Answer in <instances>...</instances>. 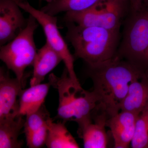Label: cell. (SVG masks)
Listing matches in <instances>:
<instances>
[{
    "mask_svg": "<svg viewBox=\"0 0 148 148\" xmlns=\"http://www.w3.org/2000/svg\"><path fill=\"white\" fill-rule=\"evenodd\" d=\"M61 61V56L47 43L37 51L33 64V75L30 79L31 86L41 83L45 77Z\"/></svg>",
    "mask_w": 148,
    "mask_h": 148,
    "instance_id": "obj_12",
    "label": "cell"
},
{
    "mask_svg": "<svg viewBox=\"0 0 148 148\" xmlns=\"http://www.w3.org/2000/svg\"><path fill=\"white\" fill-rule=\"evenodd\" d=\"M92 118L94 123L91 122L78 129L79 134L83 141L84 147H108V138L106 129L108 117L105 114H96L93 112Z\"/></svg>",
    "mask_w": 148,
    "mask_h": 148,
    "instance_id": "obj_11",
    "label": "cell"
},
{
    "mask_svg": "<svg viewBox=\"0 0 148 148\" xmlns=\"http://www.w3.org/2000/svg\"><path fill=\"white\" fill-rule=\"evenodd\" d=\"M23 84L16 78H11L3 68L0 69V121L18 115L17 98L22 90Z\"/></svg>",
    "mask_w": 148,
    "mask_h": 148,
    "instance_id": "obj_9",
    "label": "cell"
},
{
    "mask_svg": "<svg viewBox=\"0 0 148 148\" xmlns=\"http://www.w3.org/2000/svg\"><path fill=\"white\" fill-rule=\"evenodd\" d=\"M148 104V76L130 84L127 95L121 105V111H127L139 115Z\"/></svg>",
    "mask_w": 148,
    "mask_h": 148,
    "instance_id": "obj_13",
    "label": "cell"
},
{
    "mask_svg": "<svg viewBox=\"0 0 148 148\" xmlns=\"http://www.w3.org/2000/svg\"><path fill=\"white\" fill-rule=\"evenodd\" d=\"M127 4L131 7L132 10H135L139 8L142 4L148 0H125Z\"/></svg>",
    "mask_w": 148,
    "mask_h": 148,
    "instance_id": "obj_21",
    "label": "cell"
},
{
    "mask_svg": "<svg viewBox=\"0 0 148 148\" xmlns=\"http://www.w3.org/2000/svg\"><path fill=\"white\" fill-rule=\"evenodd\" d=\"M51 86L49 82L41 83L21 90L19 95L18 115L26 116L38 110L44 105Z\"/></svg>",
    "mask_w": 148,
    "mask_h": 148,
    "instance_id": "obj_14",
    "label": "cell"
},
{
    "mask_svg": "<svg viewBox=\"0 0 148 148\" xmlns=\"http://www.w3.org/2000/svg\"><path fill=\"white\" fill-rule=\"evenodd\" d=\"M88 74L92 80V91L98 101L95 110L105 114L108 119L120 112L130 84L145 73L116 55L110 61L88 68Z\"/></svg>",
    "mask_w": 148,
    "mask_h": 148,
    "instance_id": "obj_1",
    "label": "cell"
},
{
    "mask_svg": "<svg viewBox=\"0 0 148 148\" xmlns=\"http://www.w3.org/2000/svg\"><path fill=\"white\" fill-rule=\"evenodd\" d=\"M19 6L14 0H0V45L14 39L27 25Z\"/></svg>",
    "mask_w": 148,
    "mask_h": 148,
    "instance_id": "obj_8",
    "label": "cell"
},
{
    "mask_svg": "<svg viewBox=\"0 0 148 148\" xmlns=\"http://www.w3.org/2000/svg\"><path fill=\"white\" fill-rule=\"evenodd\" d=\"M130 145L133 148H148V104L138 115Z\"/></svg>",
    "mask_w": 148,
    "mask_h": 148,
    "instance_id": "obj_18",
    "label": "cell"
},
{
    "mask_svg": "<svg viewBox=\"0 0 148 148\" xmlns=\"http://www.w3.org/2000/svg\"><path fill=\"white\" fill-rule=\"evenodd\" d=\"M116 55L142 70L148 64V6L144 3L132 10Z\"/></svg>",
    "mask_w": 148,
    "mask_h": 148,
    "instance_id": "obj_4",
    "label": "cell"
},
{
    "mask_svg": "<svg viewBox=\"0 0 148 148\" xmlns=\"http://www.w3.org/2000/svg\"><path fill=\"white\" fill-rule=\"evenodd\" d=\"M38 23L30 14L25 28L12 40L1 46L0 58L23 84L25 70L33 66L37 53L34 34Z\"/></svg>",
    "mask_w": 148,
    "mask_h": 148,
    "instance_id": "obj_5",
    "label": "cell"
},
{
    "mask_svg": "<svg viewBox=\"0 0 148 148\" xmlns=\"http://www.w3.org/2000/svg\"><path fill=\"white\" fill-rule=\"evenodd\" d=\"M127 5L125 0H108L83 11L66 12L64 18L79 26L119 30Z\"/></svg>",
    "mask_w": 148,
    "mask_h": 148,
    "instance_id": "obj_6",
    "label": "cell"
},
{
    "mask_svg": "<svg viewBox=\"0 0 148 148\" xmlns=\"http://www.w3.org/2000/svg\"><path fill=\"white\" fill-rule=\"evenodd\" d=\"M26 116L24 130L27 138L46 124L48 118L50 116L43 105L38 110Z\"/></svg>",
    "mask_w": 148,
    "mask_h": 148,
    "instance_id": "obj_19",
    "label": "cell"
},
{
    "mask_svg": "<svg viewBox=\"0 0 148 148\" xmlns=\"http://www.w3.org/2000/svg\"><path fill=\"white\" fill-rule=\"evenodd\" d=\"M39 1H42V0H39Z\"/></svg>",
    "mask_w": 148,
    "mask_h": 148,
    "instance_id": "obj_22",
    "label": "cell"
},
{
    "mask_svg": "<svg viewBox=\"0 0 148 148\" xmlns=\"http://www.w3.org/2000/svg\"><path fill=\"white\" fill-rule=\"evenodd\" d=\"M23 116L18 115L13 118L0 121V148H20L22 147L23 142L18 138L25 123Z\"/></svg>",
    "mask_w": 148,
    "mask_h": 148,
    "instance_id": "obj_16",
    "label": "cell"
},
{
    "mask_svg": "<svg viewBox=\"0 0 148 148\" xmlns=\"http://www.w3.org/2000/svg\"><path fill=\"white\" fill-rule=\"evenodd\" d=\"M108 0H46L40 10L52 16L62 12L83 11Z\"/></svg>",
    "mask_w": 148,
    "mask_h": 148,
    "instance_id": "obj_17",
    "label": "cell"
},
{
    "mask_svg": "<svg viewBox=\"0 0 148 148\" xmlns=\"http://www.w3.org/2000/svg\"><path fill=\"white\" fill-rule=\"evenodd\" d=\"M14 1L20 8L34 16L42 27L46 38V42L61 56L70 78L76 84L80 85L74 68V56L70 52L58 30L56 17L34 8L28 0Z\"/></svg>",
    "mask_w": 148,
    "mask_h": 148,
    "instance_id": "obj_7",
    "label": "cell"
},
{
    "mask_svg": "<svg viewBox=\"0 0 148 148\" xmlns=\"http://www.w3.org/2000/svg\"><path fill=\"white\" fill-rule=\"evenodd\" d=\"M49 82L58 91L59 105L57 116L64 121H74L79 129L92 122V112L97 99L93 91L85 90L70 78L66 68L60 77L50 74Z\"/></svg>",
    "mask_w": 148,
    "mask_h": 148,
    "instance_id": "obj_3",
    "label": "cell"
},
{
    "mask_svg": "<svg viewBox=\"0 0 148 148\" xmlns=\"http://www.w3.org/2000/svg\"><path fill=\"white\" fill-rule=\"evenodd\" d=\"M48 133L47 122L39 130L26 138L27 147L30 148L42 147L45 145Z\"/></svg>",
    "mask_w": 148,
    "mask_h": 148,
    "instance_id": "obj_20",
    "label": "cell"
},
{
    "mask_svg": "<svg viewBox=\"0 0 148 148\" xmlns=\"http://www.w3.org/2000/svg\"><path fill=\"white\" fill-rule=\"evenodd\" d=\"M138 115L131 112L120 111L107 120L106 127L110 128L114 148L129 147L135 133Z\"/></svg>",
    "mask_w": 148,
    "mask_h": 148,
    "instance_id": "obj_10",
    "label": "cell"
},
{
    "mask_svg": "<svg viewBox=\"0 0 148 148\" xmlns=\"http://www.w3.org/2000/svg\"><path fill=\"white\" fill-rule=\"evenodd\" d=\"M48 133L45 145L49 148H78V143L64 123L53 122L50 116L47 120Z\"/></svg>",
    "mask_w": 148,
    "mask_h": 148,
    "instance_id": "obj_15",
    "label": "cell"
},
{
    "mask_svg": "<svg viewBox=\"0 0 148 148\" xmlns=\"http://www.w3.org/2000/svg\"><path fill=\"white\" fill-rule=\"evenodd\" d=\"M66 38L71 44L75 56L82 59L88 68L99 66L116 56L119 30L84 27L66 22Z\"/></svg>",
    "mask_w": 148,
    "mask_h": 148,
    "instance_id": "obj_2",
    "label": "cell"
}]
</instances>
